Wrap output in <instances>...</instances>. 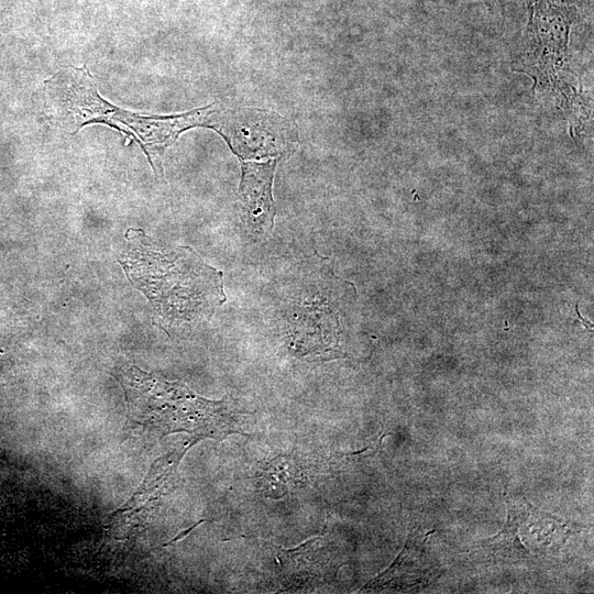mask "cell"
<instances>
[{"label":"cell","instance_id":"6da1fadb","mask_svg":"<svg viewBox=\"0 0 594 594\" xmlns=\"http://www.w3.org/2000/svg\"><path fill=\"white\" fill-rule=\"evenodd\" d=\"M135 231L121 264L165 326L208 319L226 302L222 272L206 264L190 248L161 246Z\"/></svg>","mask_w":594,"mask_h":594},{"label":"cell","instance_id":"3957f363","mask_svg":"<svg viewBox=\"0 0 594 594\" xmlns=\"http://www.w3.org/2000/svg\"><path fill=\"white\" fill-rule=\"evenodd\" d=\"M47 111L59 127L76 133L88 123H105L125 132L144 151L150 164L184 131L212 128L213 105L177 116H140L108 103L99 95L88 69L70 68L47 81Z\"/></svg>","mask_w":594,"mask_h":594},{"label":"cell","instance_id":"52a82bcc","mask_svg":"<svg viewBox=\"0 0 594 594\" xmlns=\"http://www.w3.org/2000/svg\"><path fill=\"white\" fill-rule=\"evenodd\" d=\"M424 565V556L417 547V537L410 536L389 568L369 582L363 590L409 588L422 584L431 578V569Z\"/></svg>","mask_w":594,"mask_h":594},{"label":"cell","instance_id":"277c9868","mask_svg":"<svg viewBox=\"0 0 594 594\" xmlns=\"http://www.w3.org/2000/svg\"><path fill=\"white\" fill-rule=\"evenodd\" d=\"M318 254L301 261L286 277L276 306L289 351L298 358L329 360L344 355L342 296L350 285Z\"/></svg>","mask_w":594,"mask_h":594},{"label":"cell","instance_id":"5b68a950","mask_svg":"<svg viewBox=\"0 0 594 594\" xmlns=\"http://www.w3.org/2000/svg\"><path fill=\"white\" fill-rule=\"evenodd\" d=\"M276 160L265 163L242 161L239 187L241 219L245 229L257 238L271 234L274 226L275 204L272 183Z\"/></svg>","mask_w":594,"mask_h":594},{"label":"cell","instance_id":"8992f818","mask_svg":"<svg viewBox=\"0 0 594 594\" xmlns=\"http://www.w3.org/2000/svg\"><path fill=\"white\" fill-rule=\"evenodd\" d=\"M187 449L188 447H185L155 461L135 494L113 514L119 515L120 522L123 521L127 525L128 522L135 521L138 524L143 513L145 517V509L154 508L155 503L163 495L169 479L173 476L178 462Z\"/></svg>","mask_w":594,"mask_h":594},{"label":"cell","instance_id":"7a4b0ae2","mask_svg":"<svg viewBox=\"0 0 594 594\" xmlns=\"http://www.w3.org/2000/svg\"><path fill=\"white\" fill-rule=\"evenodd\" d=\"M116 377L124 391L129 422L138 430L160 437L186 432L193 443L245 435L243 413L227 398H204L183 383L169 382L135 365L120 366Z\"/></svg>","mask_w":594,"mask_h":594}]
</instances>
